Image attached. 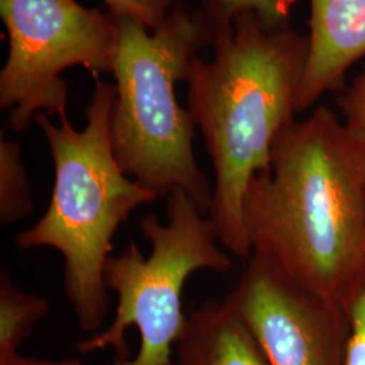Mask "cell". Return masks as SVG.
I'll use <instances>...</instances> for the list:
<instances>
[{
	"mask_svg": "<svg viewBox=\"0 0 365 365\" xmlns=\"http://www.w3.org/2000/svg\"><path fill=\"white\" fill-rule=\"evenodd\" d=\"M242 222L252 255L345 307L365 279V131L327 106L291 122L249 184Z\"/></svg>",
	"mask_w": 365,
	"mask_h": 365,
	"instance_id": "obj_1",
	"label": "cell"
},
{
	"mask_svg": "<svg viewBox=\"0 0 365 365\" xmlns=\"http://www.w3.org/2000/svg\"><path fill=\"white\" fill-rule=\"evenodd\" d=\"M211 48L212 60L197 54L187 69V110L214 170L210 220L222 247L248 260L244 197L250 182L269 170L277 135L297 119L307 36L289 22L274 25L245 11L212 37Z\"/></svg>",
	"mask_w": 365,
	"mask_h": 365,
	"instance_id": "obj_2",
	"label": "cell"
},
{
	"mask_svg": "<svg viewBox=\"0 0 365 365\" xmlns=\"http://www.w3.org/2000/svg\"><path fill=\"white\" fill-rule=\"evenodd\" d=\"M93 78L84 129L68 117L60 125L45 113L34 118L52 157V196L38 221L14 238L22 250L51 248L63 256L66 300L84 333L99 330L110 313L105 265L118 229L134 210L158 199L119 167L110 135L115 86Z\"/></svg>",
	"mask_w": 365,
	"mask_h": 365,
	"instance_id": "obj_3",
	"label": "cell"
},
{
	"mask_svg": "<svg viewBox=\"0 0 365 365\" xmlns=\"http://www.w3.org/2000/svg\"><path fill=\"white\" fill-rule=\"evenodd\" d=\"M117 51L111 73L115 102L110 135L122 170L158 197L182 191L209 214L212 185L194 155L195 123L176 99L175 86L192 58L211 46L205 14L178 3L155 31L117 15Z\"/></svg>",
	"mask_w": 365,
	"mask_h": 365,
	"instance_id": "obj_4",
	"label": "cell"
},
{
	"mask_svg": "<svg viewBox=\"0 0 365 365\" xmlns=\"http://www.w3.org/2000/svg\"><path fill=\"white\" fill-rule=\"evenodd\" d=\"M165 212V223L155 214L140 223L152 245L149 257L134 242L108 257L105 282L117 292L115 317L105 330L78 341V352L111 348L115 359L107 365H172L188 318L182 300L187 279L203 269L227 274L235 268L214 222L185 192L167 196Z\"/></svg>",
	"mask_w": 365,
	"mask_h": 365,
	"instance_id": "obj_5",
	"label": "cell"
},
{
	"mask_svg": "<svg viewBox=\"0 0 365 365\" xmlns=\"http://www.w3.org/2000/svg\"><path fill=\"white\" fill-rule=\"evenodd\" d=\"M9 54L0 71V108L14 133L38 113L66 117L68 87L61 73L83 66L93 76L111 73L117 15L76 0H0Z\"/></svg>",
	"mask_w": 365,
	"mask_h": 365,
	"instance_id": "obj_6",
	"label": "cell"
},
{
	"mask_svg": "<svg viewBox=\"0 0 365 365\" xmlns=\"http://www.w3.org/2000/svg\"><path fill=\"white\" fill-rule=\"evenodd\" d=\"M247 261L222 302L247 324L268 364H345V309L302 287L264 256Z\"/></svg>",
	"mask_w": 365,
	"mask_h": 365,
	"instance_id": "obj_7",
	"label": "cell"
},
{
	"mask_svg": "<svg viewBox=\"0 0 365 365\" xmlns=\"http://www.w3.org/2000/svg\"><path fill=\"white\" fill-rule=\"evenodd\" d=\"M307 60L297 113L312 110L327 92L345 88V76L365 57V0H309Z\"/></svg>",
	"mask_w": 365,
	"mask_h": 365,
	"instance_id": "obj_8",
	"label": "cell"
},
{
	"mask_svg": "<svg viewBox=\"0 0 365 365\" xmlns=\"http://www.w3.org/2000/svg\"><path fill=\"white\" fill-rule=\"evenodd\" d=\"M172 365H269L247 324L223 302L188 314Z\"/></svg>",
	"mask_w": 365,
	"mask_h": 365,
	"instance_id": "obj_9",
	"label": "cell"
},
{
	"mask_svg": "<svg viewBox=\"0 0 365 365\" xmlns=\"http://www.w3.org/2000/svg\"><path fill=\"white\" fill-rule=\"evenodd\" d=\"M49 312V300L16 287L3 271L0 274V359L19 353L34 327Z\"/></svg>",
	"mask_w": 365,
	"mask_h": 365,
	"instance_id": "obj_10",
	"label": "cell"
},
{
	"mask_svg": "<svg viewBox=\"0 0 365 365\" xmlns=\"http://www.w3.org/2000/svg\"><path fill=\"white\" fill-rule=\"evenodd\" d=\"M34 209L21 146L1 137L0 140V223L24 221Z\"/></svg>",
	"mask_w": 365,
	"mask_h": 365,
	"instance_id": "obj_11",
	"label": "cell"
},
{
	"mask_svg": "<svg viewBox=\"0 0 365 365\" xmlns=\"http://www.w3.org/2000/svg\"><path fill=\"white\" fill-rule=\"evenodd\" d=\"M295 0H202L200 11L212 30V37L233 27L240 14L253 11L268 24L289 22Z\"/></svg>",
	"mask_w": 365,
	"mask_h": 365,
	"instance_id": "obj_12",
	"label": "cell"
},
{
	"mask_svg": "<svg viewBox=\"0 0 365 365\" xmlns=\"http://www.w3.org/2000/svg\"><path fill=\"white\" fill-rule=\"evenodd\" d=\"M344 309L349 327L344 365H365V279Z\"/></svg>",
	"mask_w": 365,
	"mask_h": 365,
	"instance_id": "obj_13",
	"label": "cell"
},
{
	"mask_svg": "<svg viewBox=\"0 0 365 365\" xmlns=\"http://www.w3.org/2000/svg\"><path fill=\"white\" fill-rule=\"evenodd\" d=\"M103 3L111 13L131 16L155 31L180 0H103Z\"/></svg>",
	"mask_w": 365,
	"mask_h": 365,
	"instance_id": "obj_14",
	"label": "cell"
},
{
	"mask_svg": "<svg viewBox=\"0 0 365 365\" xmlns=\"http://www.w3.org/2000/svg\"><path fill=\"white\" fill-rule=\"evenodd\" d=\"M341 117L365 131V66L337 96Z\"/></svg>",
	"mask_w": 365,
	"mask_h": 365,
	"instance_id": "obj_15",
	"label": "cell"
},
{
	"mask_svg": "<svg viewBox=\"0 0 365 365\" xmlns=\"http://www.w3.org/2000/svg\"><path fill=\"white\" fill-rule=\"evenodd\" d=\"M0 365H88L78 357L64 359H46V357H29L16 353L9 357L0 359Z\"/></svg>",
	"mask_w": 365,
	"mask_h": 365,
	"instance_id": "obj_16",
	"label": "cell"
}]
</instances>
